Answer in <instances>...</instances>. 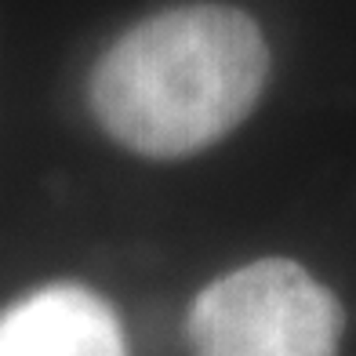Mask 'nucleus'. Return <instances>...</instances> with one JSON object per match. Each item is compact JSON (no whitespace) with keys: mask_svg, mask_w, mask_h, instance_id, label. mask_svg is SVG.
Segmentation results:
<instances>
[{"mask_svg":"<svg viewBox=\"0 0 356 356\" xmlns=\"http://www.w3.org/2000/svg\"><path fill=\"white\" fill-rule=\"evenodd\" d=\"M346 309L291 258H258L211 280L189 309L193 356H338Z\"/></svg>","mask_w":356,"mask_h":356,"instance_id":"f03ea898","label":"nucleus"},{"mask_svg":"<svg viewBox=\"0 0 356 356\" xmlns=\"http://www.w3.org/2000/svg\"><path fill=\"white\" fill-rule=\"evenodd\" d=\"M269 66V44L248 11L182 4L135 22L106 47L88 80V106L127 153L182 160L251 117Z\"/></svg>","mask_w":356,"mask_h":356,"instance_id":"f257e3e1","label":"nucleus"},{"mask_svg":"<svg viewBox=\"0 0 356 356\" xmlns=\"http://www.w3.org/2000/svg\"><path fill=\"white\" fill-rule=\"evenodd\" d=\"M0 356H127V346L102 295L47 284L0 309Z\"/></svg>","mask_w":356,"mask_h":356,"instance_id":"7ed1b4c3","label":"nucleus"}]
</instances>
